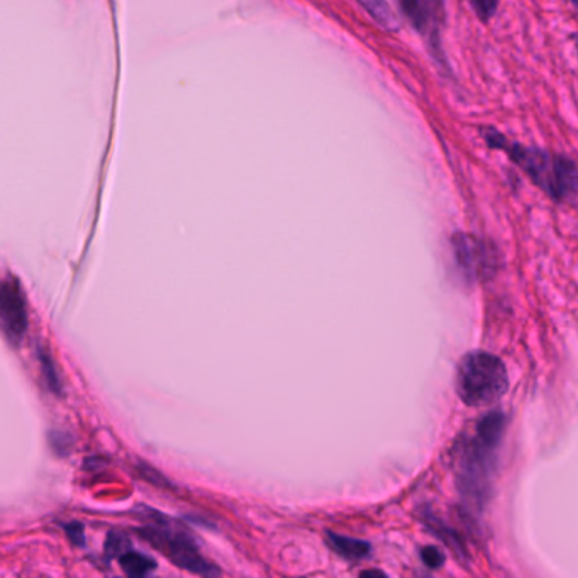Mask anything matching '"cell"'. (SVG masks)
<instances>
[{"mask_svg":"<svg viewBox=\"0 0 578 578\" xmlns=\"http://www.w3.org/2000/svg\"><path fill=\"white\" fill-rule=\"evenodd\" d=\"M482 138L492 150L502 151L519 167L544 194L556 202L578 196V165L565 155L511 142L495 127H482Z\"/></svg>","mask_w":578,"mask_h":578,"instance_id":"6da1fadb","label":"cell"},{"mask_svg":"<svg viewBox=\"0 0 578 578\" xmlns=\"http://www.w3.org/2000/svg\"><path fill=\"white\" fill-rule=\"evenodd\" d=\"M506 428L502 413H492L479 422L476 436L468 441L462 465H459L458 487L465 502L471 509L480 511L491 495L492 471L495 452L501 444Z\"/></svg>","mask_w":578,"mask_h":578,"instance_id":"7a4b0ae2","label":"cell"},{"mask_svg":"<svg viewBox=\"0 0 578 578\" xmlns=\"http://www.w3.org/2000/svg\"><path fill=\"white\" fill-rule=\"evenodd\" d=\"M509 385L507 370L491 353H468L459 361L456 372V392L467 406L492 404L504 395Z\"/></svg>","mask_w":578,"mask_h":578,"instance_id":"3957f363","label":"cell"},{"mask_svg":"<svg viewBox=\"0 0 578 578\" xmlns=\"http://www.w3.org/2000/svg\"><path fill=\"white\" fill-rule=\"evenodd\" d=\"M150 513L153 514L155 521H150L151 526L139 531L145 541L153 544L158 552L163 553L170 562L175 563L176 567H181L182 570L206 575V577L221 574L214 563L207 562L204 556H200L196 543L188 537L187 532L182 531L179 526L175 528L165 516L161 517L153 509H150Z\"/></svg>","mask_w":578,"mask_h":578,"instance_id":"277c9868","label":"cell"},{"mask_svg":"<svg viewBox=\"0 0 578 578\" xmlns=\"http://www.w3.org/2000/svg\"><path fill=\"white\" fill-rule=\"evenodd\" d=\"M401 9L410 26L426 42L438 66L444 72H450V65L441 47V27L444 23L443 0H401Z\"/></svg>","mask_w":578,"mask_h":578,"instance_id":"5b68a950","label":"cell"},{"mask_svg":"<svg viewBox=\"0 0 578 578\" xmlns=\"http://www.w3.org/2000/svg\"><path fill=\"white\" fill-rule=\"evenodd\" d=\"M452 246L459 272L470 282H483L497 272V251L492 243L474 234L458 233L453 236Z\"/></svg>","mask_w":578,"mask_h":578,"instance_id":"8992f818","label":"cell"},{"mask_svg":"<svg viewBox=\"0 0 578 578\" xmlns=\"http://www.w3.org/2000/svg\"><path fill=\"white\" fill-rule=\"evenodd\" d=\"M0 324L5 340L12 346L20 345L27 331L26 299H24L23 288L17 279H8L2 282L0 292Z\"/></svg>","mask_w":578,"mask_h":578,"instance_id":"52a82bcc","label":"cell"},{"mask_svg":"<svg viewBox=\"0 0 578 578\" xmlns=\"http://www.w3.org/2000/svg\"><path fill=\"white\" fill-rule=\"evenodd\" d=\"M328 543H330V546L333 548L337 555L349 559V562L368 558L370 552H372V546L367 541L343 537V534H336V532L331 531L328 532Z\"/></svg>","mask_w":578,"mask_h":578,"instance_id":"ba28073f","label":"cell"},{"mask_svg":"<svg viewBox=\"0 0 578 578\" xmlns=\"http://www.w3.org/2000/svg\"><path fill=\"white\" fill-rule=\"evenodd\" d=\"M358 4L385 32H397L398 21L394 12H392V9L389 8L388 0H358Z\"/></svg>","mask_w":578,"mask_h":578,"instance_id":"9c48e42d","label":"cell"},{"mask_svg":"<svg viewBox=\"0 0 578 578\" xmlns=\"http://www.w3.org/2000/svg\"><path fill=\"white\" fill-rule=\"evenodd\" d=\"M120 563L130 577H146L157 570V562L153 558L135 550H127L124 555H121Z\"/></svg>","mask_w":578,"mask_h":578,"instance_id":"30bf717a","label":"cell"},{"mask_svg":"<svg viewBox=\"0 0 578 578\" xmlns=\"http://www.w3.org/2000/svg\"><path fill=\"white\" fill-rule=\"evenodd\" d=\"M39 365H41L42 379L47 382L48 389H50L53 394H62L63 383L60 372H58L57 365H54L53 358H51L50 353L45 346H39Z\"/></svg>","mask_w":578,"mask_h":578,"instance_id":"8fae6325","label":"cell"},{"mask_svg":"<svg viewBox=\"0 0 578 578\" xmlns=\"http://www.w3.org/2000/svg\"><path fill=\"white\" fill-rule=\"evenodd\" d=\"M48 441H50V446L54 455L60 456V458H66L72 453L73 438L66 431L51 429L50 433H48Z\"/></svg>","mask_w":578,"mask_h":578,"instance_id":"7c38bea8","label":"cell"},{"mask_svg":"<svg viewBox=\"0 0 578 578\" xmlns=\"http://www.w3.org/2000/svg\"><path fill=\"white\" fill-rule=\"evenodd\" d=\"M127 550H131V543L124 534L115 531L109 532L108 540H106V546H103V552H106V556H108L109 559H120L121 555H124Z\"/></svg>","mask_w":578,"mask_h":578,"instance_id":"4fadbf2b","label":"cell"},{"mask_svg":"<svg viewBox=\"0 0 578 578\" xmlns=\"http://www.w3.org/2000/svg\"><path fill=\"white\" fill-rule=\"evenodd\" d=\"M471 8L483 23H489L497 12L499 0H470Z\"/></svg>","mask_w":578,"mask_h":578,"instance_id":"5bb4252c","label":"cell"},{"mask_svg":"<svg viewBox=\"0 0 578 578\" xmlns=\"http://www.w3.org/2000/svg\"><path fill=\"white\" fill-rule=\"evenodd\" d=\"M429 526L433 528V531L436 532L438 537L443 538L444 543L448 544V546H452L453 550H456V552L462 553L464 552V548H462V543H459L458 540H456V534L453 531H450V529L444 528L443 525H440V522H434L429 519Z\"/></svg>","mask_w":578,"mask_h":578,"instance_id":"9a60e30c","label":"cell"},{"mask_svg":"<svg viewBox=\"0 0 578 578\" xmlns=\"http://www.w3.org/2000/svg\"><path fill=\"white\" fill-rule=\"evenodd\" d=\"M421 558L429 568H440L444 562L443 553H441L438 548L433 546L422 548Z\"/></svg>","mask_w":578,"mask_h":578,"instance_id":"2e32d148","label":"cell"},{"mask_svg":"<svg viewBox=\"0 0 578 578\" xmlns=\"http://www.w3.org/2000/svg\"><path fill=\"white\" fill-rule=\"evenodd\" d=\"M65 531L66 534H69L70 541H72L75 546H84V525H81V522H72V525H65Z\"/></svg>","mask_w":578,"mask_h":578,"instance_id":"e0dca14e","label":"cell"},{"mask_svg":"<svg viewBox=\"0 0 578 578\" xmlns=\"http://www.w3.org/2000/svg\"><path fill=\"white\" fill-rule=\"evenodd\" d=\"M570 2H571V4H574V5H575V8H577V9H578V0H570Z\"/></svg>","mask_w":578,"mask_h":578,"instance_id":"ac0fdd59","label":"cell"},{"mask_svg":"<svg viewBox=\"0 0 578 578\" xmlns=\"http://www.w3.org/2000/svg\"><path fill=\"white\" fill-rule=\"evenodd\" d=\"M577 47H578V45H577Z\"/></svg>","mask_w":578,"mask_h":578,"instance_id":"d6986e66","label":"cell"}]
</instances>
